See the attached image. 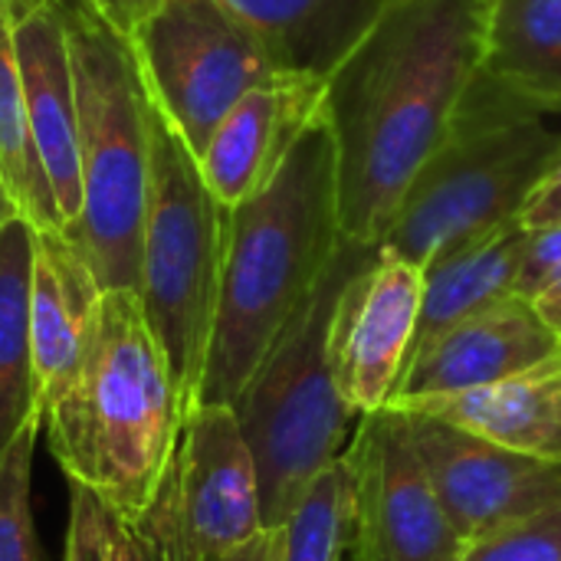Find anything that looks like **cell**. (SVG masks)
Instances as JSON below:
<instances>
[{
	"label": "cell",
	"mask_w": 561,
	"mask_h": 561,
	"mask_svg": "<svg viewBox=\"0 0 561 561\" xmlns=\"http://www.w3.org/2000/svg\"><path fill=\"white\" fill-rule=\"evenodd\" d=\"M490 0H391L322 82L339 227L381 247L483 66Z\"/></svg>",
	"instance_id": "6da1fadb"
},
{
	"label": "cell",
	"mask_w": 561,
	"mask_h": 561,
	"mask_svg": "<svg viewBox=\"0 0 561 561\" xmlns=\"http://www.w3.org/2000/svg\"><path fill=\"white\" fill-rule=\"evenodd\" d=\"M339 243V164L319 105L276 174L227 214L220 302L197 408H233Z\"/></svg>",
	"instance_id": "7a4b0ae2"
},
{
	"label": "cell",
	"mask_w": 561,
	"mask_h": 561,
	"mask_svg": "<svg viewBox=\"0 0 561 561\" xmlns=\"http://www.w3.org/2000/svg\"><path fill=\"white\" fill-rule=\"evenodd\" d=\"M49 450L69 483L138 523L168 473L184 408L138 293H102L89 348L69 385L43 408Z\"/></svg>",
	"instance_id": "3957f363"
},
{
	"label": "cell",
	"mask_w": 561,
	"mask_h": 561,
	"mask_svg": "<svg viewBox=\"0 0 561 561\" xmlns=\"http://www.w3.org/2000/svg\"><path fill=\"white\" fill-rule=\"evenodd\" d=\"M559 158L561 112L480 72L447 141L408 191L381 250L424 270L440 253L519 220Z\"/></svg>",
	"instance_id": "277c9868"
},
{
	"label": "cell",
	"mask_w": 561,
	"mask_h": 561,
	"mask_svg": "<svg viewBox=\"0 0 561 561\" xmlns=\"http://www.w3.org/2000/svg\"><path fill=\"white\" fill-rule=\"evenodd\" d=\"M378 253L381 247L375 243L342 237L322 279L233 401L237 421L256 460L266 529L286 526L309 483L348 447L355 411L339 391L332 365V322L345 286Z\"/></svg>",
	"instance_id": "5b68a950"
},
{
	"label": "cell",
	"mask_w": 561,
	"mask_h": 561,
	"mask_svg": "<svg viewBox=\"0 0 561 561\" xmlns=\"http://www.w3.org/2000/svg\"><path fill=\"white\" fill-rule=\"evenodd\" d=\"M69 33L82 207L62 230L102 293H138L151 184L148 92L128 43L76 0H59Z\"/></svg>",
	"instance_id": "8992f818"
},
{
	"label": "cell",
	"mask_w": 561,
	"mask_h": 561,
	"mask_svg": "<svg viewBox=\"0 0 561 561\" xmlns=\"http://www.w3.org/2000/svg\"><path fill=\"white\" fill-rule=\"evenodd\" d=\"M148 138L151 184L138 302L168 358L187 421L197 411L210 355L230 210L210 194L197 154L158 115L151 99Z\"/></svg>",
	"instance_id": "52a82bcc"
},
{
	"label": "cell",
	"mask_w": 561,
	"mask_h": 561,
	"mask_svg": "<svg viewBox=\"0 0 561 561\" xmlns=\"http://www.w3.org/2000/svg\"><path fill=\"white\" fill-rule=\"evenodd\" d=\"M125 43L151 105L197 158L224 115L283 72L224 0H158Z\"/></svg>",
	"instance_id": "ba28073f"
},
{
	"label": "cell",
	"mask_w": 561,
	"mask_h": 561,
	"mask_svg": "<svg viewBox=\"0 0 561 561\" xmlns=\"http://www.w3.org/2000/svg\"><path fill=\"white\" fill-rule=\"evenodd\" d=\"M145 519L174 561L227 556L266 529L256 460L230 404H204L184 421Z\"/></svg>",
	"instance_id": "9c48e42d"
},
{
	"label": "cell",
	"mask_w": 561,
	"mask_h": 561,
	"mask_svg": "<svg viewBox=\"0 0 561 561\" xmlns=\"http://www.w3.org/2000/svg\"><path fill=\"white\" fill-rule=\"evenodd\" d=\"M345 467L355 493L358 561H460L467 542L450 526L398 408L362 414Z\"/></svg>",
	"instance_id": "30bf717a"
},
{
	"label": "cell",
	"mask_w": 561,
	"mask_h": 561,
	"mask_svg": "<svg viewBox=\"0 0 561 561\" xmlns=\"http://www.w3.org/2000/svg\"><path fill=\"white\" fill-rule=\"evenodd\" d=\"M404 417L417 460L467 546L561 506L556 460L516 454L421 411H404Z\"/></svg>",
	"instance_id": "8fae6325"
},
{
	"label": "cell",
	"mask_w": 561,
	"mask_h": 561,
	"mask_svg": "<svg viewBox=\"0 0 561 561\" xmlns=\"http://www.w3.org/2000/svg\"><path fill=\"white\" fill-rule=\"evenodd\" d=\"M421 296L424 270L385 250L345 286L332 322V365L355 414L391 401L414 345Z\"/></svg>",
	"instance_id": "7c38bea8"
},
{
	"label": "cell",
	"mask_w": 561,
	"mask_h": 561,
	"mask_svg": "<svg viewBox=\"0 0 561 561\" xmlns=\"http://www.w3.org/2000/svg\"><path fill=\"white\" fill-rule=\"evenodd\" d=\"M561 358V342L523 296H506L457 322L421 348L401 371L391 408L486 388Z\"/></svg>",
	"instance_id": "4fadbf2b"
},
{
	"label": "cell",
	"mask_w": 561,
	"mask_h": 561,
	"mask_svg": "<svg viewBox=\"0 0 561 561\" xmlns=\"http://www.w3.org/2000/svg\"><path fill=\"white\" fill-rule=\"evenodd\" d=\"M10 13H13V49H16L33 145L49 178L66 230L82 207V171H79L76 82H72V56H69L62 3L10 0Z\"/></svg>",
	"instance_id": "5bb4252c"
},
{
	"label": "cell",
	"mask_w": 561,
	"mask_h": 561,
	"mask_svg": "<svg viewBox=\"0 0 561 561\" xmlns=\"http://www.w3.org/2000/svg\"><path fill=\"white\" fill-rule=\"evenodd\" d=\"M322 82L276 72L250 89L217 125L201 161L210 194L230 210L253 197L319 115Z\"/></svg>",
	"instance_id": "9a60e30c"
},
{
	"label": "cell",
	"mask_w": 561,
	"mask_h": 561,
	"mask_svg": "<svg viewBox=\"0 0 561 561\" xmlns=\"http://www.w3.org/2000/svg\"><path fill=\"white\" fill-rule=\"evenodd\" d=\"M102 302L85 260L66 240L62 230H36L33 260V371L36 398L46 408L76 375Z\"/></svg>",
	"instance_id": "2e32d148"
},
{
	"label": "cell",
	"mask_w": 561,
	"mask_h": 561,
	"mask_svg": "<svg viewBox=\"0 0 561 561\" xmlns=\"http://www.w3.org/2000/svg\"><path fill=\"white\" fill-rule=\"evenodd\" d=\"M401 411H421L516 454L561 463V358L486 388L421 401Z\"/></svg>",
	"instance_id": "e0dca14e"
},
{
	"label": "cell",
	"mask_w": 561,
	"mask_h": 561,
	"mask_svg": "<svg viewBox=\"0 0 561 561\" xmlns=\"http://www.w3.org/2000/svg\"><path fill=\"white\" fill-rule=\"evenodd\" d=\"M526 247L529 230L519 220H510L431 260L424 266L421 319L408 362L457 322L483 312L506 296H516Z\"/></svg>",
	"instance_id": "ac0fdd59"
},
{
	"label": "cell",
	"mask_w": 561,
	"mask_h": 561,
	"mask_svg": "<svg viewBox=\"0 0 561 561\" xmlns=\"http://www.w3.org/2000/svg\"><path fill=\"white\" fill-rule=\"evenodd\" d=\"M283 72L325 82L391 0H224Z\"/></svg>",
	"instance_id": "d6986e66"
},
{
	"label": "cell",
	"mask_w": 561,
	"mask_h": 561,
	"mask_svg": "<svg viewBox=\"0 0 561 561\" xmlns=\"http://www.w3.org/2000/svg\"><path fill=\"white\" fill-rule=\"evenodd\" d=\"M33 260L36 227L16 214L0 230V454L43 411L33 371Z\"/></svg>",
	"instance_id": "ffe728a7"
},
{
	"label": "cell",
	"mask_w": 561,
	"mask_h": 561,
	"mask_svg": "<svg viewBox=\"0 0 561 561\" xmlns=\"http://www.w3.org/2000/svg\"><path fill=\"white\" fill-rule=\"evenodd\" d=\"M480 72L561 112V0H490Z\"/></svg>",
	"instance_id": "44dd1931"
},
{
	"label": "cell",
	"mask_w": 561,
	"mask_h": 561,
	"mask_svg": "<svg viewBox=\"0 0 561 561\" xmlns=\"http://www.w3.org/2000/svg\"><path fill=\"white\" fill-rule=\"evenodd\" d=\"M0 174L16 210L36 230H62V217L30 131L16 49H13L10 0H0Z\"/></svg>",
	"instance_id": "7402d4cb"
},
{
	"label": "cell",
	"mask_w": 561,
	"mask_h": 561,
	"mask_svg": "<svg viewBox=\"0 0 561 561\" xmlns=\"http://www.w3.org/2000/svg\"><path fill=\"white\" fill-rule=\"evenodd\" d=\"M283 533V561H342L355 533V493L345 457L309 483Z\"/></svg>",
	"instance_id": "603a6c76"
},
{
	"label": "cell",
	"mask_w": 561,
	"mask_h": 561,
	"mask_svg": "<svg viewBox=\"0 0 561 561\" xmlns=\"http://www.w3.org/2000/svg\"><path fill=\"white\" fill-rule=\"evenodd\" d=\"M39 431L43 411L0 454V561H43L30 513V470Z\"/></svg>",
	"instance_id": "cb8c5ba5"
},
{
	"label": "cell",
	"mask_w": 561,
	"mask_h": 561,
	"mask_svg": "<svg viewBox=\"0 0 561 561\" xmlns=\"http://www.w3.org/2000/svg\"><path fill=\"white\" fill-rule=\"evenodd\" d=\"M460 561H561V506L467 546Z\"/></svg>",
	"instance_id": "d4e9b609"
},
{
	"label": "cell",
	"mask_w": 561,
	"mask_h": 561,
	"mask_svg": "<svg viewBox=\"0 0 561 561\" xmlns=\"http://www.w3.org/2000/svg\"><path fill=\"white\" fill-rule=\"evenodd\" d=\"M62 561H108V510L92 490L76 483L69 500V529H66Z\"/></svg>",
	"instance_id": "484cf974"
},
{
	"label": "cell",
	"mask_w": 561,
	"mask_h": 561,
	"mask_svg": "<svg viewBox=\"0 0 561 561\" xmlns=\"http://www.w3.org/2000/svg\"><path fill=\"white\" fill-rule=\"evenodd\" d=\"M561 276V227L529 233V247L523 256V270L516 279V296L533 299L539 289H546L552 279Z\"/></svg>",
	"instance_id": "4316f807"
},
{
	"label": "cell",
	"mask_w": 561,
	"mask_h": 561,
	"mask_svg": "<svg viewBox=\"0 0 561 561\" xmlns=\"http://www.w3.org/2000/svg\"><path fill=\"white\" fill-rule=\"evenodd\" d=\"M108 561H174V556L145 516L125 523L108 513Z\"/></svg>",
	"instance_id": "83f0119b"
},
{
	"label": "cell",
	"mask_w": 561,
	"mask_h": 561,
	"mask_svg": "<svg viewBox=\"0 0 561 561\" xmlns=\"http://www.w3.org/2000/svg\"><path fill=\"white\" fill-rule=\"evenodd\" d=\"M519 224L529 233L549 230V227H561V158L549 168V174L539 181V187L526 201V207L519 214Z\"/></svg>",
	"instance_id": "f1b7e54d"
},
{
	"label": "cell",
	"mask_w": 561,
	"mask_h": 561,
	"mask_svg": "<svg viewBox=\"0 0 561 561\" xmlns=\"http://www.w3.org/2000/svg\"><path fill=\"white\" fill-rule=\"evenodd\" d=\"M89 13H95L102 23H108L122 39L135 30V23L158 3V0H76Z\"/></svg>",
	"instance_id": "f546056e"
},
{
	"label": "cell",
	"mask_w": 561,
	"mask_h": 561,
	"mask_svg": "<svg viewBox=\"0 0 561 561\" xmlns=\"http://www.w3.org/2000/svg\"><path fill=\"white\" fill-rule=\"evenodd\" d=\"M283 546H286L283 526L279 529H263L247 546H240V549H233L227 556H217V559L210 561H283Z\"/></svg>",
	"instance_id": "4dcf8cb0"
},
{
	"label": "cell",
	"mask_w": 561,
	"mask_h": 561,
	"mask_svg": "<svg viewBox=\"0 0 561 561\" xmlns=\"http://www.w3.org/2000/svg\"><path fill=\"white\" fill-rule=\"evenodd\" d=\"M529 302L536 306V312L542 316V322L556 332V339L561 342V276L552 279L546 289H539Z\"/></svg>",
	"instance_id": "1f68e13d"
},
{
	"label": "cell",
	"mask_w": 561,
	"mask_h": 561,
	"mask_svg": "<svg viewBox=\"0 0 561 561\" xmlns=\"http://www.w3.org/2000/svg\"><path fill=\"white\" fill-rule=\"evenodd\" d=\"M20 210H16V204H13V197H10V191H7V184H3V174H0V230H3V224L10 220V217H16Z\"/></svg>",
	"instance_id": "d6a6232c"
}]
</instances>
